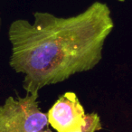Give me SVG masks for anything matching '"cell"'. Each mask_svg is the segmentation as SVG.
I'll return each mask as SVG.
<instances>
[{
    "instance_id": "obj_1",
    "label": "cell",
    "mask_w": 132,
    "mask_h": 132,
    "mask_svg": "<svg viewBox=\"0 0 132 132\" xmlns=\"http://www.w3.org/2000/svg\"><path fill=\"white\" fill-rule=\"evenodd\" d=\"M113 28L110 7L99 1L69 17L35 12L34 23L16 19L10 24L9 65L24 75L26 92H39L44 87L95 68Z\"/></svg>"
},
{
    "instance_id": "obj_6",
    "label": "cell",
    "mask_w": 132,
    "mask_h": 132,
    "mask_svg": "<svg viewBox=\"0 0 132 132\" xmlns=\"http://www.w3.org/2000/svg\"><path fill=\"white\" fill-rule=\"evenodd\" d=\"M0 26H1V19H0Z\"/></svg>"
},
{
    "instance_id": "obj_2",
    "label": "cell",
    "mask_w": 132,
    "mask_h": 132,
    "mask_svg": "<svg viewBox=\"0 0 132 132\" xmlns=\"http://www.w3.org/2000/svg\"><path fill=\"white\" fill-rule=\"evenodd\" d=\"M39 92H26L24 97L9 96L0 105V132H44L47 115L39 106Z\"/></svg>"
},
{
    "instance_id": "obj_5",
    "label": "cell",
    "mask_w": 132,
    "mask_h": 132,
    "mask_svg": "<svg viewBox=\"0 0 132 132\" xmlns=\"http://www.w3.org/2000/svg\"><path fill=\"white\" fill-rule=\"evenodd\" d=\"M118 1H119V2H125V0H118Z\"/></svg>"
},
{
    "instance_id": "obj_4",
    "label": "cell",
    "mask_w": 132,
    "mask_h": 132,
    "mask_svg": "<svg viewBox=\"0 0 132 132\" xmlns=\"http://www.w3.org/2000/svg\"><path fill=\"white\" fill-rule=\"evenodd\" d=\"M102 129V124H101V118L99 114L96 112L87 114V122L82 130L79 132H98ZM44 132H53L50 129H46Z\"/></svg>"
},
{
    "instance_id": "obj_3",
    "label": "cell",
    "mask_w": 132,
    "mask_h": 132,
    "mask_svg": "<svg viewBox=\"0 0 132 132\" xmlns=\"http://www.w3.org/2000/svg\"><path fill=\"white\" fill-rule=\"evenodd\" d=\"M46 115L48 124L56 132H79L87 122L84 108L73 92L61 95Z\"/></svg>"
}]
</instances>
